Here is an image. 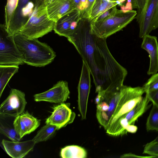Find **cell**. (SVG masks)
I'll use <instances>...</instances> for the list:
<instances>
[{
	"label": "cell",
	"mask_w": 158,
	"mask_h": 158,
	"mask_svg": "<svg viewBox=\"0 0 158 158\" xmlns=\"http://www.w3.org/2000/svg\"><path fill=\"white\" fill-rule=\"evenodd\" d=\"M19 0H7L5 6V23L4 24L7 31L13 21Z\"/></svg>",
	"instance_id": "7402d4cb"
},
{
	"label": "cell",
	"mask_w": 158,
	"mask_h": 158,
	"mask_svg": "<svg viewBox=\"0 0 158 158\" xmlns=\"http://www.w3.org/2000/svg\"><path fill=\"white\" fill-rule=\"evenodd\" d=\"M54 0H44L45 5L47 6Z\"/></svg>",
	"instance_id": "836d02e7"
},
{
	"label": "cell",
	"mask_w": 158,
	"mask_h": 158,
	"mask_svg": "<svg viewBox=\"0 0 158 158\" xmlns=\"http://www.w3.org/2000/svg\"><path fill=\"white\" fill-rule=\"evenodd\" d=\"M117 10L116 6L112 7L106 11L94 21L91 22H98L104 20L114 14Z\"/></svg>",
	"instance_id": "f1b7e54d"
},
{
	"label": "cell",
	"mask_w": 158,
	"mask_h": 158,
	"mask_svg": "<svg viewBox=\"0 0 158 158\" xmlns=\"http://www.w3.org/2000/svg\"><path fill=\"white\" fill-rule=\"evenodd\" d=\"M35 2L31 15L17 33L31 39H38L51 32L55 23L48 17L44 0Z\"/></svg>",
	"instance_id": "3957f363"
},
{
	"label": "cell",
	"mask_w": 158,
	"mask_h": 158,
	"mask_svg": "<svg viewBox=\"0 0 158 158\" xmlns=\"http://www.w3.org/2000/svg\"><path fill=\"white\" fill-rule=\"evenodd\" d=\"M139 25L140 38L158 28V0H145L135 19Z\"/></svg>",
	"instance_id": "ba28073f"
},
{
	"label": "cell",
	"mask_w": 158,
	"mask_h": 158,
	"mask_svg": "<svg viewBox=\"0 0 158 158\" xmlns=\"http://www.w3.org/2000/svg\"><path fill=\"white\" fill-rule=\"evenodd\" d=\"M149 98L152 104L158 107V89L151 92H147Z\"/></svg>",
	"instance_id": "f546056e"
},
{
	"label": "cell",
	"mask_w": 158,
	"mask_h": 158,
	"mask_svg": "<svg viewBox=\"0 0 158 158\" xmlns=\"http://www.w3.org/2000/svg\"><path fill=\"white\" fill-rule=\"evenodd\" d=\"M32 139L23 142L3 139L2 144L5 151L13 158H22L32 151L35 144Z\"/></svg>",
	"instance_id": "9a60e30c"
},
{
	"label": "cell",
	"mask_w": 158,
	"mask_h": 158,
	"mask_svg": "<svg viewBox=\"0 0 158 158\" xmlns=\"http://www.w3.org/2000/svg\"><path fill=\"white\" fill-rule=\"evenodd\" d=\"M70 104L64 103L54 107L51 114L46 119L45 123L56 126L58 130L72 123L76 114L69 108Z\"/></svg>",
	"instance_id": "4fadbf2b"
},
{
	"label": "cell",
	"mask_w": 158,
	"mask_h": 158,
	"mask_svg": "<svg viewBox=\"0 0 158 158\" xmlns=\"http://www.w3.org/2000/svg\"><path fill=\"white\" fill-rule=\"evenodd\" d=\"M145 0H131L132 7L137 9V14L138 13L142 8Z\"/></svg>",
	"instance_id": "1f68e13d"
},
{
	"label": "cell",
	"mask_w": 158,
	"mask_h": 158,
	"mask_svg": "<svg viewBox=\"0 0 158 158\" xmlns=\"http://www.w3.org/2000/svg\"><path fill=\"white\" fill-rule=\"evenodd\" d=\"M156 140H158V135L154 139Z\"/></svg>",
	"instance_id": "d590c367"
},
{
	"label": "cell",
	"mask_w": 158,
	"mask_h": 158,
	"mask_svg": "<svg viewBox=\"0 0 158 158\" xmlns=\"http://www.w3.org/2000/svg\"><path fill=\"white\" fill-rule=\"evenodd\" d=\"M76 9L79 10L82 14L85 7L87 0H72Z\"/></svg>",
	"instance_id": "4dcf8cb0"
},
{
	"label": "cell",
	"mask_w": 158,
	"mask_h": 158,
	"mask_svg": "<svg viewBox=\"0 0 158 158\" xmlns=\"http://www.w3.org/2000/svg\"><path fill=\"white\" fill-rule=\"evenodd\" d=\"M116 0V1H118L120 3L121 6H122V3H123V2H124L125 0Z\"/></svg>",
	"instance_id": "e575fe53"
},
{
	"label": "cell",
	"mask_w": 158,
	"mask_h": 158,
	"mask_svg": "<svg viewBox=\"0 0 158 158\" xmlns=\"http://www.w3.org/2000/svg\"><path fill=\"white\" fill-rule=\"evenodd\" d=\"M70 93L68 82L60 81L49 89L35 94L34 97L37 102L45 101L60 104L67 100Z\"/></svg>",
	"instance_id": "8fae6325"
},
{
	"label": "cell",
	"mask_w": 158,
	"mask_h": 158,
	"mask_svg": "<svg viewBox=\"0 0 158 158\" xmlns=\"http://www.w3.org/2000/svg\"><path fill=\"white\" fill-rule=\"evenodd\" d=\"M96 0H87L85 8L81 14V18L89 19L91 11Z\"/></svg>",
	"instance_id": "83f0119b"
},
{
	"label": "cell",
	"mask_w": 158,
	"mask_h": 158,
	"mask_svg": "<svg viewBox=\"0 0 158 158\" xmlns=\"http://www.w3.org/2000/svg\"><path fill=\"white\" fill-rule=\"evenodd\" d=\"M68 40L89 68L96 93L123 85L127 70L111 53L106 39L99 37L92 32L88 19L82 18L79 20L73 34Z\"/></svg>",
	"instance_id": "6da1fadb"
},
{
	"label": "cell",
	"mask_w": 158,
	"mask_h": 158,
	"mask_svg": "<svg viewBox=\"0 0 158 158\" xmlns=\"http://www.w3.org/2000/svg\"><path fill=\"white\" fill-rule=\"evenodd\" d=\"M13 125L22 138L35 130L40 125V121L26 112L16 117Z\"/></svg>",
	"instance_id": "2e32d148"
},
{
	"label": "cell",
	"mask_w": 158,
	"mask_h": 158,
	"mask_svg": "<svg viewBox=\"0 0 158 158\" xmlns=\"http://www.w3.org/2000/svg\"><path fill=\"white\" fill-rule=\"evenodd\" d=\"M122 86L98 93L95 98V102L97 105L96 118L106 130L118 102Z\"/></svg>",
	"instance_id": "5b68a950"
},
{
	"label": "cell",
	"mask_w": 158,
	"mask_h": 158,
	"mask_svg": "<svg viewBox=\"0 0 158 158\" xmlns=\"http://www.w3.org/2000/svg\"><path fill=\"white\" fill-rule=\"evenodd\" d=\"M14 40L24 64L36 67L50 64L56 56L49 45L37 38H28L20 34L14 35Z\"/></svg>",
	"instance_id": "7a4b0ae2"
},
{
	"label": "cell",
	"mask_w": 158,
	"mask_h": 158,
	"mask_svg": "<svg viewBox=\"0 0 158 158\" xmlns=\"http://www.w3.org/2000/svg\"><path fill=\"white\" fill-rule=\"evenodd\" d=\"M56 130L58 129L55 126L47 123L39 131L32 139L36 143L46 141L54 134Z\"/></svg>",
	"instance_id": "44dd1931"
},
{
	"label": "cell",
	"mask_w": 158,
	"mask_h": 158,
	"mask_svg": "<svg viewBox=\"0 0 158 158\" xmlns=\"http://www.w3.org/2000/svg\"><path fill=\"white\" fill-rule=\"evenodd\" d=\"M81 18V12L75 9L56 22L53 30L59 35L69 38L73 34Z\"/></svg>",
	"instance_id": "7c38bea8"
},
{
	"label": "cell",
	"mask_w": 158,
	"mask_h": 158,
	"mask_svg": "<svg viewBox=\"0 0 158 158\" xmlns=\"http://www.w3.org/2000/svg\"><path fill=\"white\" fill-rule=\"evenodd\" d=\"M143 86L145 88L146 92L158 89V73L152 75Z\"/></svg>",
	"instance_id": "4316f807"
},
{
	"label": "cell",
	"mask_w": 158,
	"mask_h": 158,
	"mask_svg": "<svg viewBox=\"0 0 158 158\" xmlns=\"http://www.w3.org/2000/svg\"><path fill=\"white\" fill-rule=\"evenodd\" d=\"M46 8L48 17L55 22L76 9L72 0H54Z\"/></svg>",
	"instance_id": "e0dca14e"
},
{
	"label": "cell",
	"mask_w": 158,
	"mask_h": 158,
	"mask_svg": "<svg viewBox=\"0 0 158 158\" xmlns=\"http://www.w3.org/2000/svg\"><path fill=\"white\" fill-rule=\"evenodd\" d=\"M117 5L115 0H96L89 19L93 21L106 11Z\"/></svg>",
	"instance_id": "d6986e66"
},
{
	"label": "cell",
	"mask_w": 158,
	"mask_h": 158,
	"mask_svg": "<svg viewBox=\"0 0 158 158\" xmlns=\"http://www.w3.org/2000/svg\"><path fill=\"white\" fill-rule=\"evenodd\" d=\"M22 56L15 43L14 35L9 33L4 24L0 26V65H23Z\"/></svg>",
	"instance_id": "52a82bcc"
},
{
	"label": "cell",
	"mask_w": 158,
	"mask_h": 158,
	"mask_svg": "<svg viewBox=\"0 0 158 158\" xmlns=\"http://www.w3.org/2000/svg\"><path fill=\"white\" fill-rule=\"evenodd\" d=\"M121 158H152L154 156H142L136 155L131 153H126L120 156Z\"/></svg>",
	"instance_id": "d6a6232c"
},
{
	"label": "cell",
	"mask_w": 158,
	"mask_h": 158,
	"mask_svg": "<svg viewBox=\"0 0 158 158\" xmlns=\"http://www.w3.org/2000/svg\"><path fill=\"white\" fill-rule=\"evenodd\" d=\"M27 103L25 93L12 89L8 97L0 105V115L4 117H16L23 113Z\"/></svg>",
	"instance_id": "9c48e42d"
},
{
	"label": "cell",
	"mask_w": 158,
	"mask_h": 158,
	"mask_svg": "<svg viewBox=\"0 0 158 158\" xmlns=\"http://www.w3.org/2000/svg\"><path fill=\"white\" fill-rule=\"evenodd\" d=\"M143 154L158 157V140L154 139L144 146Z\"/></svg>",
	"instance_id": "484cf974"
},
{
	"label": "cell",
	"mask_w": 158,
	"mask_h": 158,
	"mask_svg": "<svg viewBox=\"0 0 158 158\" xmlns=\"http://www.w3.org/2000/svg\"><path fill=\"white\" fill-rule=\"evenodd\" d=\"M137 11L119 10L109 17L102 21L91 22L92 32L98 36L107 39L122 30L135 19Z\"/></svg>",
	"instance_id": "277c9868"
},
{
	"label": "cell",
	"mask_w": 158,
	"mask_h": 158,
	"mask_svg": "<svg viewBox=\"0 0 158 158\" xmlns=\"http://www.w3.org/2000/svg\"><path fill=\"white\" fill-rule=\"evenodd\" d=\"M90 72L83 61L81 76L78 86V108L81 119L86 118L88 100L91 88Z\"/></svg>",
	"instance_id": "30bf717a"
},
{
	"label": "cell",
	"mask_w": 158,
	"mask_h": 158,
	"mask_svg": "<svg viewBox=\"0 0 158 158\" xmlns=\"http://www.w3.org/2000/svg\"><path fill=\"white\" fill-rule=\"evenodd\" d=\"M30 0H19L18 6L16 10L11 26L15 28L19 27L20 17L23 10L28 4Z\"/></svg>",
	"instance_id": "d4e9b609"
},
{
	"label": "cell",
	"mask_w": 158,
	"mask_h": 158,
	"mask_svg": "<svg viewBox=\"0 0 158 158\" xmlns=\"http://www.w3.org/2000/svg\"><path fill=\"white\" fill-rule=\"evenodd\" d=\"M19 65L14 64L0 65V97L8 82L18 72Z\"/></svg>",
	"instance_id": "ac0fdd59"
},
{
	"label": "cell",
	"mask_w": 158,
	"mask_h": 158,
	"mask_svg": "<svg viewBox=\"0 0 158 158\" xmlns=\"http://www.w3.org/2000/svg\"><path fill=\"white\" fill-rule=\"evenodd\" d=\"M141 47L149 55L150 64L147 74L153 75L158 72V41L156 37L149 34L143 38Z\"/></svg>",
	"instance_id": "5bb4252c"
},
{
	"label": "cell",
	"mask_w": 158,
	"mask_h": 158,
	"mask_svg": "<svg viewBox=\"0 0 158 158\" xmlns=\"http://www.w3.org/2000/svg\"><path fill=\"white\" fill-rule=\"evenodd\" d=\"M146 127L148 131H158V107L153 104L147 118Z\"/></svg>",
	"instance_id": "603a6c76"
},
{
	"label": "cell",
	"mask_w": 158,
	"mask_h": 158,
	"mask_svg": "<svg viewBox=\"0 0 158 158\" xmlns=\"http://www.w3.org/2000/svg\"><path fill=\"white\" fill-rule=\"evenodd\" d=\"M0 132L12 141L19 142L21 139L14 127L12 128L4 126L1 123L0 124Z\"/></svg>",
	"instance_id": "cb8c5ba5"
},
{
	"label": "cell",
	"mask_w": 158,
	"mask_h": 158,
	"mask_svg": "<svg viewBox=\"0 0 158 158\" xmlns=\"http://www.w3.org/2000/svg\"><path fill=\"white\" fill-rule=\"evenodd\" d=\"M60 156L63 158H85L87 156V152L81 147L69 145L61 149Z\"/></svg>",
	"instance_id": "ffe728a7"
},
{
	"label": "cell",
	"mask_w": 158,
	"mask_h": 158,
	"mask_svg": "<svg viewBox=\"0 0 158 158\" xmlns=\"http://www.w3.org/2000/svg\"><path fill=\"white\" fill-rule=\"evenodd\" d=\"M146 92V90L143 86L132 87L123 85L121 88V96L118 102L108 127L122 115L133 109L143 99L142 95Z\"/></svg>",
	"instance_id": "8992f818"
}]
</instances>
